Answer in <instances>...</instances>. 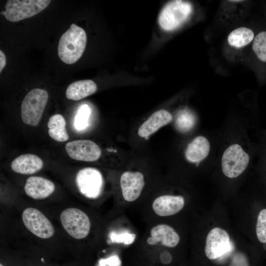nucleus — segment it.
<instances>
[{
	"label": "nucleus",
	"mask_w": 266,
	"mask_h": 266,
	"mask_svg": "<svg viewBox=\"0 0 266 266\" xmlns=\"http://www.w3.org/2000/svg\"><path fill=\"white\" fill-rule=\"evenodd\" d=\"M55 190L54 183L40 176L29 177L24 186L26 194L34 200H42L49 197Z\"/></svg>",
	"instance_id": "nucleus-12"
},
{
	"label": "nucleus",
	"mask_w": 266,
	"mask_h": 266,
	"mask_svg": "<svg viewBox=\"0 0 266 266\" xmlns=\"http://www.w3.org/2000/svg\"><path fill=\"white\" fill-rule=\"evenodd\" d=\"M77 187L80 193L89 199H96L101 194L103 180L100 172L93 167L80 169L75 178Z\"/></svg>",
	"instance_id": "nucleus-8"
},
{
	"label": "nucleus",
	"mask_w": 266,
	"mask_h": 266,
	"mask_svg": "<svg viewBox=\"0 0 266 266\" xmlns=\"http://www.w3.org/2000/svg\"><path fill=\"white\" fill-rule=\"evenodd\" d=\"M249 156L238 144L229 146L224 151L221 162L223 173L233 178L241 174L247 167Z\"/></svg>",
	"instance_id": "nucleus-6"
},
{
	"label": "nucleus",
	"mask_w": 266,
	"mask_h": 266,
	"mask_svg": "<svg viewBox=\"0 0 266 266\" xmlns=\"http://www.w3.org/2000/svg\"><path fill=\"white\" fill-rule=\"evenodd\" d=\"M145 185L144 176L139 171H126L120 178V186L123 198L129 202L136 200Z\"/></svg>",
	"instance_id": "nucleus-11"
},
{
	"label": "nucleus",
	"mask_w": 266,
	"mask_h": 266,
	"mask_svg": "<svg viewBox=\"0 0 266 266\" xmlns=\"http://www.w3.org/2000/svg\"><path fill=\"white\" fill-rule=\"evenodd\" d=\"M66 120L63 115L56 114L51 116L47 123L49 136L57 141L67 140L69 136L66 131Z\"/></svg>",
	"instance_id": "nucleus-19"
},
{
	"label": "nucleus",
	"mask_w": 266,
	"mask_h": 266,
	"mask_svg": "<svg viewBox=\"0 0 266 266\" xmlns=\"http://www.w3.org/2000/svg\"><path fill=\"white\" fill-rule=\"evenodd\" d=\"M66 151L72 159L84 161L94 162L98 160L101 154L99 146L90 140H76L67 143Z\"/></svg>",
	"instance_id": "nucleus-10"
},
{
	"label": "nucleus",
	"mask_w": 266,
	"mask_h": 266,
	"mask_svg": "<svg viewBox=\"0 0 266 266\" xmlns=\"http://www.w3.org/2000/svg\"><path fill=\"white\" fill-rule=\"evenodd\" d=\"M232 244L228 233L216 227L208 233L205 242V254L210 260L223 257L232 250Z\"/></svg>",
	"instance_id": "nucleus-9"
},
{
	"label": "nucleus",
	"mask_w": 266,
	"mask_h": 266,
	"mask_svg": "<svg viewBox=\"0 0 266 266\" xmlns=\"http://www.w3.org/2000/svg\"><path fill=\"white\" fill-rule=\"evenodd\" d=\"M254 37V33L252 29L240 27L230 33L228 36V41L231 46L239 48L249 44Z\"/></svg>",
	"instance_id": "nucleus-20"
},
{
	"label": "nucleus",
	"mask_w": 266,
	"mask_h": 266,
	"mask_svg": "<svg viewBox=\"0 0 266 266\" xmlns=\"http://www.w3.org/2000/svg\"><path fill=\"white\" fill-rule=\"evenodd\" d=\"M184 198L181 196L163 195L156 198L153 202L152 208L160 216L174 215L183 208Z\"/></svg>",
	"instance_id": "nucleus-13"
},
{
	"label": "nucleus",
	"mask_w": 266,
	"mask_h": 266,
	"mask_svg": "<svg viewBox=\"0 0 266 266\" xmlns=\"http://www.w3.org/2000/svg\"><path fill=\"white\" fill-rule=\"evenodd\" d=\"M264 248L266 250V243H264Z\"/></svg>",
	"instance_id": "nucleus-27"
},
{
	"label": "nucleus",
	"mask_w": 266,
	"mask_h": 266,
	"mask_svg": "<svg viewBox=\"0 0 266 266\" xmlns=\"http://www.w3.org/2000/svg\"><path fill=\"white\" fill-rule=\"evenodd\" d=\"M6 65V57L3 52L0 50V72Z\"/></svg>",
	"instance_id": "nucleus-26"
},
{
	"label": "nucleus",
	"mask_w": 266,
	"mask_h": 266,
	"mask_svg": "<svg viewBox=\"0 0 266 266\" xmlns=\"http://www.w3.org/2000/svg\"><path fill=\"white\" fill-rule=\"evenodd\" d=\"M43 166L42 160L32 154L20 155L14 159L11 164L12 170L22 174H32L41 170Z\"/></svg>",
	"instance_id": "nucleus-16"
},
{
	"label": "nucleus",
	"mask_w": 266,
	"mask_h": 266,
	"mask_svg": "<svg viewBox=\"0 0 266 266\" xmlns=\"http://www.w3.org/2000/svg\"><path fill=\"white\" fill-rule=\"evenodd\" d=\"M179 240V236L173 228L167 225L159 224L151 229L147 242L150 245L159 244L174 247L177 246Z\"/></svg>",
	"instance_id": "nucleus-14"
},
{
	"label": "nucleus",
	"mask_w": 266,
	"mask_h": 266,
	"mask_svg": "<svg viewBox=\"0 0 266 266\" xmlns=\"http://www.w3.org/2000/svg\"><path fill=\"white\" fill-rule=\"evenodd\" d=\"M60 218L64 230L72 237L82 239L88 235L91 222L88 216L82 210L67 208L61 212Z\"/></svg>",
	"instance_id": "nucleus-5"
},
{
	"label": "nucleus",
	"mask_w": 266,
	"mask_h": 266,
	"mask_svg": "<svg viewBox=\"0 0 266 266\" xmlns=\"http://www.w3.org/2000/svg\"><path fill=\"white\" fill-rule=\"evenodd\" d=\"M172 120L171 114L167 110L161 109L153 113L139 128L138 134L146 137L156 132L161 128L169 124Z\"/></svg>",
	"instance_id": "nucleus-15"
},
{
	"label": "nucleus",
	"mask_w": 266,
	"mask_h": 266,
	"mask_svg": "<svg viewBox=\"0 0 266 266\" xmlns=\"http://www.w3.org/2000/svg\"><path fill=\"white\" fill-rule=\"evenodd\" d=\"M48 99V94L46 90L39 88L31 90L22 102L21 111L23 122L30 126H37Z\"/></svg>",
	"instance_id": "nucleus-2"
},
{
	"label": "nucleus",
	"mask_w": 266,
	"mask_h": 266,
	"mask_svg": "<svg viewBox=\"0 0 266 266\" xmlns=\"http://www.w3.org/2000/svg\"><path fill=\"white\" fill-rule=\"evenodd\" d=\"M196 118L194 114L189 110L184 109L178 112L175 119L176 129L181 132H187L195 126Z\"/></svg>",
	"instance_id": "nucleus-21"
},
{
	"label": "nucleus",
	"mask_w": 266,
	"mask_h": 266,
	"mask_svg": "<svg viewBox=\"0 0 266 266\" xmlns=\"http://www.w3.org/2000/svg\"><path fill=\"white\" fill-rule=\"evenodd\" d=\"M90 109L87 104H83L79 108L76 116L74 126L76 129L82 130L87 125Z\"/></svg>",
	"instance_id": "nucleus-24"
},
{
	"label": "nucleus",
	"mask_w": 266,
	"mask_h": 266,
	"mask_svg": "<svg viewBox=\"0 0 266 266\" xmlns=\"http://www.w3.org/2000/svg\"><path fill=\"white\" fill-rule=\"evenodd\" d=\"M229 266H250L246 255L237 251L233 255Z\"/></svg>",
	"instance_id": "nucleus-25"
},
{
	"label": "nucleus",
	"mask_w": 266,
	"mask_h": 266,
	"mask_svg": "<svg viewBox=\"0 0 266 266\" xmlns=\"http://www.w3.org/2000/svg\"><path fill=\"white\" fill-rule=\"evenodd\" d=\"M87 42L85 31L75 24L61 36L58 47L60 59L66 64L77 62L82 55Z\"/></svg>",
	"instance_id": "nucleus-1"
},
{
	"label": "nucleus",
	"mask_w": 266,
	"mask_h": 266,
	"mask_svg": "<svg viewBox=\"0 0 266 266\" xmlns=\"http://www.w3.org/2000/svg\"><path fill=\"white\" fill-rule=\"evenodd\" d=\"M192 11V5L188 1L177 0L170 1L160 13L159 25L165 31H173L182 25Z\"/></svg>",
	"instance_id": "nucleus-3"
},
{
	"label": "nucleus",
	"mask_w": 266,
	"mask_h": 266,
	"mask_svg": "<svg viewBox=\"0 0 266 266\" xmlns=\"http://www.w3.org/2000/svg\"><path fill=\"white\" fill-rule=\"evenodd\" d=\"M97 90V85L93 80H79L69 85L66 96L69 100H78L94 94Z\"/></svg>",
	"instance_id": "nucleus-18"
},
{
	"label": "nucleus",
	"mask_w": 266,
	"mask_h": 266,
	"mask_svg": "<svg viewBox=\"0 0 266 266\" xmlns=\"http://www.w3.org/2000/svg\"><path fill=\"white\" fill-rule=\"evenodd\" d=\"M0 266H4L2 264H0Z\"/></svg>",
	"instance_id": "nucleus-28"
},
{
	"label": "nucleus",
	"mask_w": 266,
	"mask_h": 266,
	"mask_svg": "<svg viewBox=\"0 0 266 266\" xmlns=\"http://www.w3.org/2000/svg\"><path fill=\"white\" fill-rule=\"evenodd\" d=\"M256 232L259 241L266 243V208L262 209L258 214Z\"/></svg>",
	"instance_id": "nucleus-23"
},
{
	"label": "nucleus",
	"mask_w": 266,
	"mask_h": 266,
	"mask_svg": "<svg viewBox=\"0 0 266 266\" xmlns=\"http://www.w3.org/2000/svg\"><path fill=\"white\" fill-rule=\"evenodd\" d=\"M49 0H8L0 12L9 21L15 22L33 17L45 9Z\"/></svg>",
	"instance_id": "nucleus-4"
},
{
	"label": "nucleus",
	"mask_w": 266,
	"mask_h": 266,
	"mask_svg": "<svg viewBox=\"0 0 266 266\" xmlns=\"http://www.w3.org/2000/svg\"><path fill=\"white\" fill-rule=\"evenodd\" d=\"M22 219L27 229L37 237L48 239L54 234V228L50 221L36 208H25L22 212Z\"/></svg>",
	"instance_id": "nucleus-7"
},
{
	"label": "nucleus",
	"mask_w": 266,
	"mask_h": 266,
	"mask_svg": "<svg viewBox=\"0 0 266 266\" xmlns=\"http://www.w3.org/2000/svg\"><path fill=\"white\" fill-rule=\"evenodd\" d=\"M210 147L209 142L205 137L198 136L188 144L185 151L186 158L190 162L199 163L207 157Z\"/></svg>",
	"instance_id": "nucleus-17"
},
{
	"label": "nucleus",
	"mask_w": 266,
	"mask_h": 266,
	"mask_svg": "<svg viewBox=\"0 0 266 266\" xmlns=\"http://www.w3.org/2000/svg\"><path fill=\"white\" fill-rule=\"evenodd\" d=\"M252 50L260 61L266 63V31H262L254 37Z\"/></svg>",
	"instance_id": "nucleus-22"
}]
</instances>
